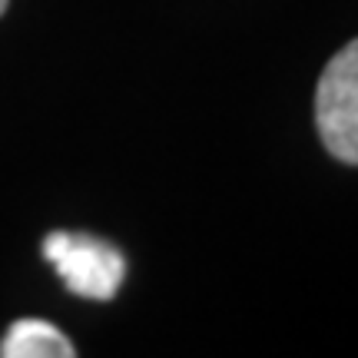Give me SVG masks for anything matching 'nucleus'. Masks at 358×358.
<instances>
[{"mask_svg":"<svg viewBox=\"0 0 358 358\" xmlns=\"http://www.w3.org/2000/svg\"><path fill=\"white\" fill-rule=\"evenodd\" d=\"M43 256L66 282V289L83 299L106 302L120 292L127 279V259L116 245L96 236H73V232H50L43 239Z\"/></svg>","mask_w":358,"mask_h":358,"instance_id":"2","label":"nucleus"},{"mask_svg":"<svg viewBox=\"0 0 358 358\" xmlns=\"http://www.w3.org/2000/svg\"><path fill=\"white\" fill-rule=\"evenodd\" d=\"M7 3H10V0H0V13L7 10Z\"/></svg>","mask_w":358,"mask_h":358,"instance_id":"4","label":"nucleus"},{"mask_svg":"<svg viewBox=\"0 0 358 358\" xmlns=\"http://www.w3.org/2000/svg\"><path fill=\"white\" fill-rule=\"evenodd\" d=\"M315 129L332 159L358 166V40L325 64L315 87Z\"/></svg>","mask_w":358,"mask_h":358,"instance_id":"1","label":"nucleus"},{"mask_svg":"<svg viewBox=\"0 0 358 358\" xmlns=\"http://www.w3.org/2000/svg\"><path fill=\"white\" fill-rule=\"evenodd\" d=\"M3 358H73V345L60 329H53L43 319H20L13 322L3 342H0Z\"/></svg>","mask_w":358,"mask_h":358,"instance_id":"3","label":"nucleus"}]
</instances>
